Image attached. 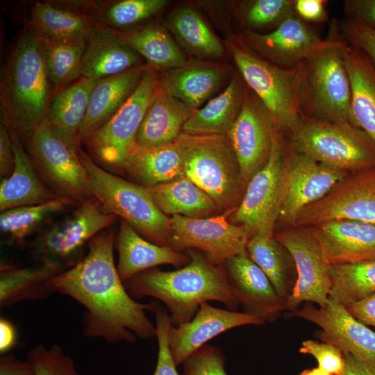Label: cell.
Segmentation results:
<instances>
[{
  "mask_svg": "<svg viewBox=\"0 0 375 375\" xmlns=\"http://www.w3.org/2000/svg\"><path fill=\"white\" fill-rule=\"evenodd\" d=\"M299 351L312 356L317 361V367L333 374L341 375L344 365L343 352L336 346L313 340L302 342Z\"/></svg>",
  "mask_w": 375,
  "mask_h": 375,
  "instance_id": "47",
  "label": "cell"
},
{
  "mask_svg": "<svg viewBox=\"0 0 375 375\" xmlns=\"http://www.w3.org/2000/svg\"><path fill=\"white\" fill-rule=\"evenodd\" d=\"M275 238L289 252L297 274L285 310L293 312L303 302L325 306L332 286L331 265L311 228L288 227L277 233Z\"/></svg>",
  "mask_w": 375,
  "mask_h": 375,
  "instance_id": "12",
  "label": "cell"
},
{
  "mask_svg": "<svg viewBox=\"0 0 375 375\" xmlns=\"http://www.w3.org/2000/svg\"><path fill=\"white\" fill-rule=\"evenodd\" d=\"M97 81L81 77L55 94L41 124L49 126L74 149H76L81 145L78 141L79 131Z\"/></svg>",
  "mask_w": 375,
  "mask_h": 375,
  "instance_id": "29",
  "label": "cell"
},
{
  "mask_svg": "<svg viewBox=\"0 0 375 375\" xmlns=\"http://www.w3.org/2000/svg\"><path fill=\"white\" fill-rule=\"evenodd\" d=\"M246 92L234 77L222 93L193 111L183 127L192 135H226L237 119Z\"/></svg>",
  "mask_w": 375,
  "mask_h": 375,
  "instance_id": "34",
  "label": "cell"
},
{
  "mask_svg": "<svg viewBox=\"0 0 375 375\" xmlns=\"http://www.w3.org/2000/svg\"><path fill=\"white\" fill-rule=\"evenodd\" d=\"M117 31L126 44L144 58L149 68L166 71L188 65L169 34L158 24L128 31Z\"/></svg>",
  "mask_w": 375,
  "mask_h": 375,
  "instance_id": "36",
  "label": "cell"
},
{
  "mask_svg": "<svg viewBox=\"0 0 375 375\" xmlns=\"http://www.w3.org/2000/svg\"><path fill=\"white\" fill-rule=\"evenodd\" d=\"M297 375H333L319 367L311 369H306L299 373Z\"/></svg>",
  "mask_w": 375,
  "mask_h": 375,
  "instance_id": "56",
  "label": "cell"
},
{
  "mask_svg": "<svg viewBox=\"0 0 375 375\" xmlns=\"http://www.w3.org/2000/svg\"><path fill=\"white\" fill-rule=\"evenodd\" d=\"M169 220V247L176 251L199 249L217 265L231 257L247 253L249 233L243 226L229 222L224 215L206 218L173 215Z\"/></svg>",
  "mask_w": 375,
  "mask_h": 375,
  "instance_id": "14",
  "label": "cell"
},
{
  "mask_svg": "<svg viewBox=\"0 0 375 375\" xmlns=\"http://www.w3.org/2000/svg\"><path fill=\"white\" fill-rule=\"evenodd\" d=\"M294 0L253 1L245 13V22L252 28L274 25L277 27L288 17L294 13Z\"/></svg>",
  "mask_w": 375,
  "mask_h": 375,
  "instance_id": "44",
  "label": "cell"
},
{
  "mask_svg": "<svg viewBox=\"0 0 375 375\" xmlns=\"http://www.w3.org/2000/svg\"><path fill=\"white\" fill-rule=\"evenodd\" d=\"M176 142L185 176L209 194L220 209L236 208L247 184L226 135L182 132Z\"/></svg>",
  "mask_w": 375,
  "mask_h": 375,
  "instance_id": "5",
  "label": "cell"
},
{
  "mask_svg": "<svg viewBox=\"0 0 375 375\" xmlns=\"http://www.w3.org/2000/svg\"><path fill=\"white\" fill-rule=\"evenodd\" d=\"M169 25L183 48L199 57L218 58L224 49L201 17L191 8L183 7L173 13Z\"/></svg>",
  "mask_w": 375,
  "mask_h": 375,
  "instance_id": "39",
  "label": "cell"
},
{
  "mask_svg": "<svg viewBox=\"0 0 375 375\" xmlns=\"http://www.w3.org/2000/svg\"><path fill=\"white\" fill-rule=\"evenodd\" d=\"M147 188L164 214L206 218L221 210L209 194L186 176Z\"/></svg>",
  "mask_w": 375,
  "mask_h": 375,
  "instance_id": "33",
  "label": "cell"
},
{
  "mask_svg": "<svg viewBox=\"0 0 375 375\" xmlns=\"http://www.w3.org/2000/svg\"><path fill=\"white\" fill-rule=\"evenodd\" d=\"M120 170L145 188L185 176L176 141L156 148L136 146L123 162Z\"/></svg>",
  "mask_w": 375,
  "mask_h": 375,
  "instance_id": "32",
  "label": "cell"
},
{
  "mask_svg": "<svg viewBox=\"0 0 375 375\" xmlns=\"http://www.w3.org/2000/svg\"><path fill=\"white\" fill-rule=\"evenodd\" d=\"M138 66L122 74L98 80L91 94L78 141L83 143L124 104L141 81L147 69Z\"/></svg>",
  "mask_w": 375,
  "mask_h": 375,
  "instance_id": "27",
  "label": "cell"
},
{
  "mask_svg": "<svg viewBox=\"0 0 375 375\" xmlns=\"http://www.w3.org/2000/svg\"><path fill=\"white\" fill-rule=\"evenodd\" d=\"M274 126L258 97L246 92L240 112L226 136L247 184L269 160Z\"/></svg>",
  "mask_w": 375,
  "mask_h": 375,
  "instance_id": "17",
  "label": "cell"
},
{
  "mask_svg": "<svg viewBox=\"0 0 375 375\" xmlns=\"http://www.w3.org/2000/svg\"><path fill=\"white\" fill-rule=\"evenodd\" d=\"M116 218L93 197L86 199L69 217L55 223L35 240L33 250L38 262L66 268L83 246Z\"/></svg>",
  "mask_w": 375,
  "mask_h": 375,
  "instance_id": "13",
  "label": "cell"
},
{
  "mask_svg": "<svg viewBox=\"0 0 375 375\" xmlns=\"http://www.w3.org/2000/svg\"><path fill=\"white\" fill-rule=\"evenodd\" d=\"M118 252L117 269L124 283L145 270L165 264L186 265L190 261L188 254L168 246L146 240L126 222L122 220L115 240Z\"/></svg>",
  "mask_w": 375,
  "mask_h": 375,
  "instance_id": "24",
  "label": "cell"
},
{
  "mask_svg": "<svg viewBox=\"0 0 375 375\" xmlns=\"http://www.w3.org/2000/svg\"><path fill=\"white\" fill-rule=\"evenodd\" d=\"M26 25L38 38L62 44L87 42L97 26L84 14L42 1L32 6Z\"/></svg>",
  "mask_w": 375,
  "mask_h": 375,
  "instance_id": "30",
  "label": "cell"
},
{
  "mask_svg": "<svg viewBox=\"0 0 375 375\" xmlns=\"http://www.w3.org/2000/svg\"><path fill=\"white\" fill-rule=\"evenodd\" d=\"M310 228L331 265L375 260V224L340 219Z\"/></svg>",
  "mask_w": 375,
  "mask_h": 375,
  "instance_id": "22",
  "label": "cell"
},
{
  "mask_svg": "<svg viewBox=\"0 0 375 375\" xmlns=\"http://www.w3.org/2000/svg\"><path fill=\"white\" fill-rule=\"evenodd\" d=\"M28 141L29 156L39 176L55 194L72 203L92 197L78 148L69 146L45 124L37 127Z\"/></svg>",
  "mask_w": 375,
  "mask_h": 375,
  "instance_id": "10",
  "label": "cell"
},
{
  "mask_svg": "<svg viewBox=\"0 0 375 375\" xmlns=\"http://www.w3.org/2000/svg\"><path fill=\"white\" fill-rule=\"evenodd\" d=\"M224 266L231 291L244 312L263 323L273 322L281 316L285 302L247 253L231 257Z\"/></svg>",
  "mask_w": 375,
  "mask_h": 375,
  "instance_id": "19",
  "label": "cell"
},
{
  "mask_svg": "<svg viewBox=\"0 0 375 375\" xmlns=\"http://www.w3.org/2000/svg\"><path fill=\"white\" fill-rule=\"evenodd\" d=\"M344 59L351 88V122L375 144V65L348 41Z\"/></svg>",
  "mask_w": 375,
  "mask_h": 375,
  "instance_id": "31",
  "label": "cell"
},
{
  "mask_svg": "<svg viewBox=\"0 0 375 375\" xmlns=\"http://www.w3.org/2000/svg\"><path fill=\"white\" fill-rule=\"evenodd\" d=\"M26 359L36 375H88L81 373L71 356L58 344H38L30 349Z\"/></svg>",
  "mask_w": 375,
  "mask_h": 375,
  "instance_id": "43",
  "label": "cell"
},
{
  "mask_svg": "<svg viewBox=\"0 0 375 375\" xmlns=\"http://www.w3.org/2000/svg\"><path fill=\"white\" fill-rule=\"evenodd\" d=\"M17 333L14 325L8 319H0V353H7L16 344Z\"/></svg>",
  "mask_w": 375,
  "mask_h": 375,
  "instance_id": "55",
  "label": "cell"
},
{
  "mask_svg": "<svg viewBox=\"0 0 375 375\" xmlns=\"http://www.w3.org/2000/svg\"><path fill=\"white\" fill-rule=\"evenodd\" d=\"M326 3L324 0H294V12L306 23L323 22L328 18Z\"/></svg>",
  "mask_w": 375,
  "mask_h": 375,
  "instance_id": "50",
  "label": "cell"
},
{
  "mask_svg": "<svg viewBox=\"0 0 375 375\" xmlns=\"http://www.w3.org/2000/svg\"><path fill=\"white\" fill-rule=\"evenodd\" d=\"M347 309L358 321L375 327V292L353 303Z\"/></svg>",
  "mask_w": 375,
  "mask_h": 375,
  "instance_id": "52",
  "label": "cell"
},
{
  "mask_svg": "<svg viewBox=\"0 0 375 375\" xmlns=\"http://www.w3.org/2000/svg\"><path fill=\"white\" fill-rule=\"evenodd\" d=\"M348 174L315 161L290 145L284 160L278 220L293 226L304 208L326 195Z\"/></svg>",
  "mask_w": 375,
  "mask_h": 375,
  "instance_id": "16",
  "label": "cell"
},
{
  "mask_svg": "<svg viewBox=\"0 0 375 375\" xmlns=\"http://www.w3.org/2000/svg\"><path fill=\"white\" fill-rule=\"evenodd\" d=\"M153 312L158 346L157 364L153 375H179L169 347V333L172 326L170 315L158 303Z\"/></svg>",
  "mask_w": 375,
  "mask_h": 375,
  "instance_id": "45",
  "label": "cell"
},
{
  "mask_svg": "<svg viewBox=\"0 0 375 375\" xmlns=\"http://www.w3.org/2000/svg\"><path fill=\"white\" fill-rule=\"evenodd\" d=\"M291 315L318 326L320 331L317 335L322 342L375 364V332L330 297L324 307L306 303Z\"/></svg>",
  "mask_w": 375,
  "mask_h": 375,
  "instance_id": "18",
  "label": "cell"
},
{
  "mask_svg": "<svg viewBox=\"0 0 375 375\" xmlns=\"http://www.w3.org/2000/svg\"><path fill=\"white\" fill-rule=\"evenodd\" d=\"M72 202L57 199L44 203L24 206L1 212L0 229L13 242H21L52 215L62 211Z\"/></svg>",
  "mask_w": 375,
  "mask_h": 375,
  "instance_id": "42",
  "label": "cell"
},
{
  "mask_svg": "<svg viewBox=\"0 0 375 375\" xmlns=\"http://www.w3.org/2000/svg\"><path fill=\"white\" fill-rule=\"evenodd\" d=\"M225 363L219 348L205 344L185 360L182 375H228Z\"/></svg>",
  "mask_w": 375,
  "mask_h": 375,
  "instance_id": "46",
  "label": "cell"
},
{
  "mask_svg": "<svg viewBox=\"0 0 375 375\" xmlns=\"http://www.w3.org/2000/svg\"><path fill=\"white\" fill-rule=\"evenodd\" d=\"M340 219L375 224V167L349 174L326 195L304 208L292 227Z\"/></svg>",
  "mask_w": 375,
  "mask_h": 375,
  "instance_id": "15",
  "label": "cell"
},
{
  "mask_svg": "<svg viewBox=\"0 0 375 375\" xmlns=\"http://www.w3.org/2000/svg\"><path fill=\"white\" fill-rule=\"evenodd\" d=\"M66 268L53 263L38 262L18 267L1 264L0 308L22 301L43 300L56 292L53 278Z\"/></svg>",
  "mask_w": 375,
  "mask_h": 375,
  "instance_id": "28",
  "label": "cell"
},
{
  "mask_svg": "<svg viewBox=\"0 0 375 375\" xmlns=\"http://www.w3.org/2000/svg\"><path fill=\"white\" fill-rule=\"evenodd\" d=\"M264 324L244 312L213 307L203 303L188 322L172 326L169 333L170 349L177 367L192 353L224 332L244 325Z\"/></svg>",
  "mask_w": 375,
  "mask_h": 375,
  "instance_id": "20",
  "label": "cell"
},
{
  "mask_svg": "<svg viewBox=\"0 0 375 375\" xmlns=\"http://www.w3.org/2000/svg\"><path fill=\"white\" fill-rule=\"evenodd\" d=\"M77 150L88 174L91 197L149 242L169 247L170 220L156 206L147 188L106 171L81 145Z\"/></svg>",
  "mask_w": 375,
  "mask_h": 375,
  "instance_id": "6",
  "label": "cell"
},
{
  "mask_svg": "<svg viewBox=\"0 0 375 375\" xmlns=\"http://www.w3.org/2000/svg\"><path fill=\"white\" fill-rule=\"evenodd\" d=\"M139 54L126 44L117 31L101 24L86 44L81 77L95 80L112 76L138 67Z\"/></svg>",
  "mask_w": 375,
  "mask_h": 375,
  "instance_id": "23",
  "label": "cell"
},
{
  "mask_svg": "<svg viewBox=\"0 0 375 375\" xmlns=\"http://www.w3.org/2000/svg\"><path fill=\"white\" fill-rule=\"evenodd\" d=\"M247 253L267 275L278 296L286 303L297 278L294 261L287 249L274 236L255 234L249 239Z\"/></svg>",
  "mask_w": 375,
  "mask_h": 375,
  "instance_id": "35",
  "label": "cell"
},
{
  "mask_svg": "<svg viewBox=\"0 0 375 375\" xmlns=\"http://www.w3.org/2000/svg\"><path fill=\"white\" fill-rule=\"evenodd\" d=\"M344 365L341 375H375V364L351 353H343Z\"/></svg>",
  "mask_w": 375,
  "mask_h": 375,
  "instance_id": "54",
  "label": "cell"
},
{
  "mask_svg": "<svg viewBox=\"0 0 375 375\" xmlns=\"http://www.w3.org/2000/svg\"><path fill=\"white\" fill-rule=\"evenodd\" d=\"M38 38L54 95L81 76V65L87 42L62 44Z\"/></svg>",
  "mask_w": 375,
  "mask_h": 375,
  "instance_id": "40",
  "label": "cell"
},
{
  "mask_svg": "<svg viewBox=\"0 0 375 375\" xmlns=\"http://www.w3.org/2000/svg\"><path fill=\"white\" fill-rule=\"evenodd\" d=\"M10 132L15 153V167L12 174L1 181V212L60 199L42 180L18 135Z\"/></svg>",
  "mask_w": 375,
  "mask_h": 375,
  "instance_id": "26",
  "label": "cell"
},
{
  "mask_svg": "<svg viewBox=\"0 0 375 375\" xmlns=\"http://www.w3.org/2000/svg\"><path fill=\"white\" fill-rule=\"evenodd\" d=\"M245 40L246 44L262 57L288 67L305 61L323 42L295 12L271 32L247 31Z\"/></svg>",
  "mask_w": 375,
  "mask_h": 375,
  "instance_id": "21",
  "label": "cell"
},
{
  "mask_svg": "<svg viewBox=\"0 0 375 375\" xmlns=\"http://www.w3.org/2000/svg\"><path fill=\"white\" fill-rule=\"evenodd\" d=\"M115 233L106 229L92 238L85 256L53 280L56 292L85 308L83 333L108 342L134 344L138 338L156 337V326L147 317L158 303H140L121 280L114 260Z\"/></svg>",
  "mask_w": 375,
  "mask_h": 375,
  "instance_id": "1",
  "label": "cell"
},
{
  "mask_svg": "<svg viewBox=\"0 0 375 375\" xmlns=\"http://www.w3.org/2000/svg\"><path fill=\"white\" fill-rule=\"evenodd\" d=\"M194 110L169 92L161 81L136 136L137 146L156 148L177 140Z\"/></svg>",
  "mask_w": 375,
  "mask_h": 375,
  "instance_id": "25",
  "label": "cell"
},
{
  "mask_svg": "<svg viewBox=\"0 0 375 375\" xmlns=\"http://www.w3.org/2000/svg\"><path fill=\"white\" fill-rule=\"evenodd\" d=\"M15 167V153L10 132L8 128L0 124V175L3 178L8 177Z\"/></svg>",
  "mask_w": 375,
  "mask_h": 375,
  "instance_id": "51",
  "label": "cell"
},
{
  "mask_svg": "<svg viewBox=\"0 0 375 375\" xmlns=\"http://www.w3.org/2000/svg\"><path fill=\"white\" fill-rule=\"evenodd\" d=\"M190 261L175 271L145 270L125 281L132 297H151L162 301L170 312L173 326L190 322L201 303L217 301L228 310L239 303L233 295L223 265L211 262L203 253L188 251Z\"/></svg>",
  "mask_w": 375,
  "mask_h": 375,
  "instance_id": "2",
  "label": "cell"
},
{
  "mask_svg": "<svg viewBox=\"0 0 375 375\" xmlns=\"http://www.w3.org/2000/svg\"><path fill=\"white\" fill-rule=\"evenodd\" d=\"M344 8L348 21L375 28V0H347Z\"/></svg>",
  "mask_w": 375,
  "mask_h": 375,
  "instance_id": "49",
  "label": "cell"
},
{
  "mask_svg": "<svg viewBox=\"0 0 375 375\" xmlns=\"http://www.w3.org/2000/svg\"><path fill=\"white\" fill-rule=\"evenodd\" d=\"M342 31L344 38L364 52L375 65V28L347 20Z\"/></svg>",
  "mask_w": 375,
  "mask_h": 375,
  "instance_id": "48",
  "label": "cell"
},
{
  "mask_svg": "<svg viewBox=\"0 0 375 375\" xmlns=\"http://www.w3.org/2000/svg\"><path fill=\"white\" fill-rule=\"evenodd\" d=\"M290 138L295 151L328 167L349 174L375 167L374 142L350 122L304 115Z\"/></svg>",
  "mask_w": 375,
  "mask_h": 375,
  "instance_id": "8",
  "label": "cell"
},
{
  "mask_svg": "<svg viewBox=\"0 0 375 375\" xmlns=\"http://www.w3.org/2000/svg\"><path fill=\"white\" fill-rule=\"evenodd\" d=\"M329 297L347 308L375 292V260L333 265Z\"/></svg>",
  "mask_w": 375,
  "mask_h": 375,
  "instance_id": "38",
  "label": "cell"
},
{
  "mask_svg": "<svg viewBox=\"0 0 375 375\" xmlns=\"http://www.w3.org/2000/svg\"><path fill=\"white\" fill-rule=\"evenodd\" d=\"M224 72L209 67H185L165 71L161 81L169 92L196 110L218 89Z\"/></svg>",
  "mask_w": 375,
  "mask_h": 375,
  "instance_id": "37",
  "label": "cell"
},
{
  "mask_svg": "<svg viewBox=\"0 0 375 375\" xmlns=\"http://www.w3.org/2000/svg\"><path fill=\"white\" fill-rule=\"evenodd\" d=\"M160 83L156 70L147 67L137 88L120 108L83 142L96 162L120 170L137 146L138 131Z\"/></svg>",
  "mask_w": 375,
  "mask_h": 375,
  "instance_id": "9",
  "label": "cell"
},
{
  "mask_svg": "<svg viewBox=\"0 0 375 375\" xmlns=\"http://www.w3.org/2000/svg\"><path fill=\"white\" fill-rule=\"evenodd\" d=\"M347 44V40L333 26L329 37L306 60L305 115L351 123V88L344 59Z\"/></svg>",
  "mask_w": 375,
  "mask_h": 375,
  "instance_id": "7",
  "label": "cell"
},
{
  "mask_svg": "<svg viewBox=\"0 0 375 375\" xmlns=\"http://www.w3.org/2000/svg\"><path fill=\"white\" fill-rule=\"evenodd\" d=\"M230 48L243 79L262 103L274 125L290 135L304 115L306 60L288 67L259 56L245 42L232 44Z\"/></svg>",
  "mask_w": 375,
  "mask_h": 375,
  "instance_id": "4",
  "label": "cell"
},
{
  "mask_svg": "<svg viewBox=\"0 0 375 375\" xmlns=\"http://www.w3.org/2000/svg\"><path fill=\"white\" fill-rule=\"evenodd\" d=\"M165 0H124L97 6L88 3L85 15L96 24L108 26L114 30L135 25L148 19L166 4Z\"/></svg>",
  "mask_w": 375,
  "mask_h": 375,
  "instance_id": "41",
  "label": "cell"
},
{
  "mask_svg": "<svg viewBox=\"0 0 375 375\" xmlns=\"http://www.w3.org/2000/svg\"><path fill=\"white\" fill-rule=\"evenodd\" d=\"M0 375H36L31 363L26 359H18L13 355L0 357Z\"/></svg>",
  "mask_w": 375,
  "mask_h": 375,
  "instance_id": "53",
  "label": "cell"
},
{
  "mask_svg": "<svg viewBox=\"0 0 375 375\" xmlns=\"http://www.w3.org/2000/svg\"><path fill=\"white\" fill-rule=\"evenodd\" d=\"M53 92L40 40L26 25L1 72V123L22 139L42 122Z\"/></svg>",
  "mask_w": 375,
  "mask_h": 375,
  "instance_id": "3",
  "label": "cell"
},
{
  "mask_svg": "<svg viewBox=\"0 0 375 375\" xmlns=\"http://www.w3.org/2000/svg\"><path fill=\"white\" fill-rule=\"evenodd\" d=\"M285 148L282 132L274 126L269 160L248 182L232 215L234 224L245 227L250 237L255 234L274 236L281 209Z\"/></svg>",
  "mask_w": 375,
  "mask_h": 375,
  "instance_id": "11",
  "label": "cell"
}]
</instances>
